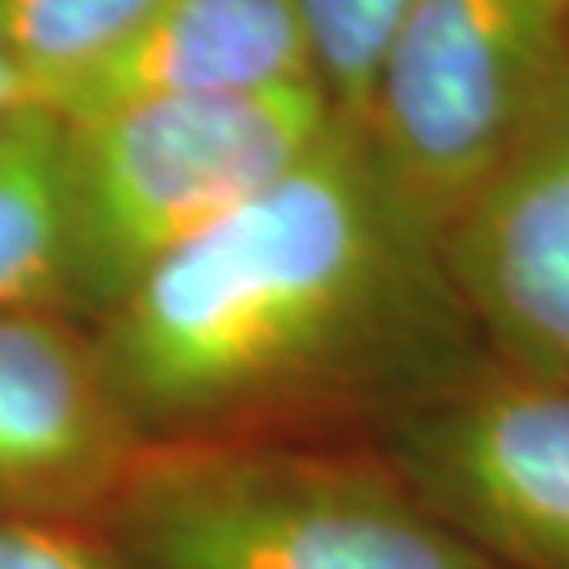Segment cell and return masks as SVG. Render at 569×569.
I'll return each mask as SVG.
<instances>
[{
    "label": "cell",
    "instance_id": "8",
    "mask_svg": "<svg viewBox=\"0 0 569 569\" xmlns=\"http://www.w3.org/2000/svg\"><path fill=\"white\" fill-rule=\"evenodd\" d=\"M291 84H321L291 0H161L47 110L72 119L152 98H224Z\"/></svg>",
    "mask_w": 569,
    "mask_h": 569
},
{
    "label": "cell",
    "instance_id": "6",
    "mask_svg": "<svg viewBox=\"0 0 569 569\" xmlns=\"http://www.w3.org/2000/svg\"><path fill=\"white\" fill-rule=\"evenodd\" d=\"M486 359L569 388V81L443 224Z\"/></svg>",
    "mask_w": 569,
    "mask_h": 569
},
{
    "label": "cell",
    "instance_id": "10",
    "mask_svg": "<svg viewBox=\"0 0 569 569\" xmlns=\"http://www.w3.org/2000/svg\"><path fill=\"white\" fill-rule=\"evenodd\" d=\"M161 0H0V47L51 106Z\"/></svg>",
    "mask_w": 569,
    "mask_h": 569
},
{
    "label": "cell",
    "instance_id": "3",
    "mask_svg": "<svg viewBox=\"0 0 569 569\" xmlns=\"http://www.w3.org/2000/svg\"><path fill=\"white\" fill-rule=\"evenodd\" d=\"M338 119L321 84L152 98L63 119L68 312L98 326L164 258L305 161Z\"/></svg>",
    "mask_w": 569,
    "mask_h": 569
},
{
    "label": "cell",
    "instance_id": "11",
    "mask_svg": "<svg viewBox=\"0 0 569 569\" xmlns=\"http://www.w3.org/2000/svg\"><path fill=\"white\" fill-rule=\"evenodd\" d=\"M305 26L317 81L342 114H359L413 0H291Z\"/></svg>",
    "mask_w": 569,
    "mask_h": 569
},
{
    "label": "cell",
    "instance_id": "7",
    "mask_svg": "<svg viewBox=\"0 0 569 569\" xmlns=\"http://www.w3.org/2000/svg\"><path fill=\"white\" fill-rule=\"evenodd\" d=\"M140 451L93 329L0 312V519L98 528Z\"/></svg>",
    "mask_w": 569,
    "mask_h": 569
},
{
    "label": "cell",
    "instance_id": "9",
    "mask_svg": "<svg viewBox=\"0 0 569 569\" xmlns=\"http://www.w3.org/2000/svg\"><path fill=\"white\" fill-rule=\"evenodd\" d=\"M63 143V119L47 106L0 114V312L72 317Z\"/></svg>",
    "mask_w": 569,
    "mask_h": 569
},
{
    "label": "cell",
    "instance_id": "1",
    "mask_svg": "<svg viewBox=\"0 0 569 569\" xmlns=\"http://www.w3.org/2000/svg\"><path fill=\"white\" fill-rule=\"evenodd\" d=\"M89 329L143 448L376 439L489 363L443 228L350 114Z\"/></svg>",
    "mask_w": 569,
    "mask_h": 569
},
{
    "label": "cell",
    "instance_id": "4",
    "mask_svg": "<svg viewBox=\"0 0 569 569\" xmlns=\"http://www.w3.org/2000/svg\"><path fill=\"white\" fill-rule=\"evenodd\" d=\"M569 81V0H413L355 122L443 228Z\"/></svg>",
    "mask_w": 569,
    "mask_h": 569
},
{
    "label": "cell",
    "instance_id": "13",
    "mask_svg": "<svg viewBox=\"0 0 569 569\" xmlns=\"http://www.w3.org/2000/svg\"><path fill=\"white\" fill-rule=\"evenodd\" d=\"M18 106H39V98H34V84L26 81V72L0 47V114L18 110Z\"/></svg>",
    "mask_w": 569,
    "mask_h": 569
},
{
    "label": "cell",
    "instance_id": "2",
    "mask_svg": "<svg viewBox=\"0 0 569 569\" xmlns=\"http://www.w3.org/2000/svg\"><path fill=\"white\" fill-rule=\"evenodd\" d=\"M93 531L119 569H489L371 439L157 443Z\"/></svg>",
    "mask_w": 569,
    "mask_h": 569
},
{
    "label": "cell",
    "instance_id": "12",
    "mask_svg": "<svg viewBox=\"0 0 569 569\" xmlns=\"http://www.w3.org/2000/svg\"><path fill=\"white\" fill-rule=\"evenodd\" d=\"M0 569H119L93 528L0 519Z\"/></svg>",
    "mask_w": 569,
    "mask_h": 569
},
{
    "label": "cell",
    "instance_id": "5",
    "mask_svg": "<svg viewBox=\"0 0 569 569\" xmlns=\"http://www.w3.org/2000/svg\"><path fill=\"white\" fill-rule=\"evenodd\" d=\"M371 443L489 569H569V388L486 363Z\"/></svg>",
    "mask_w": 569,
    "mask_h": 569
}]
</instances>
